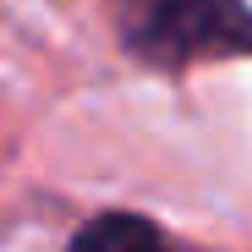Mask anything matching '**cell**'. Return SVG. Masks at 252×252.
<instances>
[{"label": "cell", "instance_id": "6da1fadb", "mask_svg": "<svg viewBox=\"0 0 252 252\" xmlns=\"http://www.w3.org/2000/svg\"><path fill=\"white\" fill-rule=\"evenodd\" d=\"M126 38L132 50L176 66L197 55L252 50V11L241 0H126Z\"/></svg>", "mask_w": 252, "mask_h": 252}, {"label": "cell", "instance_id": "7a4b0ae2", "mask_svg": "<svg viewBox=\"0 0 252 252\" xmlns=\"http://www.w3.org/2000/svg\"><path fill=\"white\" fill-rule=\"evenodd\" d=\"M71 252H176L148 220H132V214H104L94 220L71 241Z\"/></svg>", "mask_w": 252, "mask_h": 252}]
</instances>
